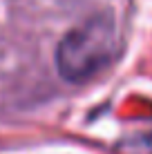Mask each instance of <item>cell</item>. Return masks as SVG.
<instances>
[{
  "label": "cell",
  "instance_id": "obj_2",
  "mask_svg": "<svg viewBox=\"0 0 152 154\" xmlns=\"http://www.w3.org/2000/svg\"><path fill=\"white\" fill-rule=\"evenodd\" d=\"M137 141H139V145L134 141L121 143V154H152V134L139 136Z\"/></svg>",
  "mask_w": 152,
  "mask_h": 154
},
{
  "label": "cell",
  "instance_id": "obj_1",
  "mask_svg": "<svg viewBox=\"0 0 152 154\" xmlns=\"http://www.w3.org/2000/svg\"><path fill=\"white\" fill-rule=\"evenodd\" d=\"M119 45L114 14L96 11L60 38L56 47V69L70 83H87L112 65Z\"/></svg>",
  "mask_w": 152,
  "mask_h": 154
}]
</instances>
